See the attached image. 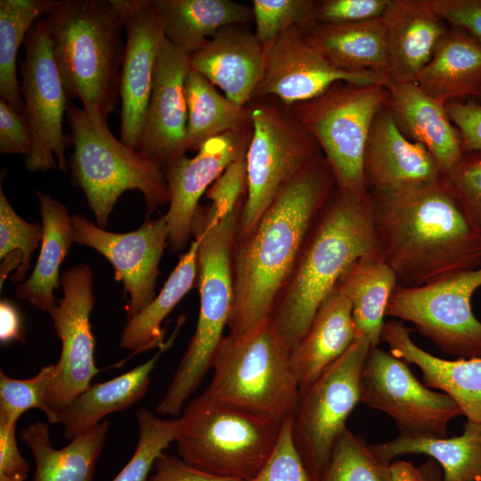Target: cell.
Instances as JSON below:
<instances>
[{
	"instance_id": "6da1fadb",
	"label": "cell",
	"mask_w": 481,
	"mask_h": 481,
	"mask_svg": "<svg viewBox=\"0 0 481 481\" xmlns=\"http://www.w3.org/2000/svg\"><path fill=\"white\" fill-rule=\"evenodd\" d=\"M371 193L379 253L397 285L420 287L481 266V234L444 176L420 186Z\"/></svg>"
},
{
	"instance_id": "7a4b0ae2",
	"label": "cell",
	"mask_w": 481,
	"mask_h": 481,
	"mask_svg": "<svg viewBox=\"0 0 481 481\" xmlns=\"http://www.w3.org/2000/svg\"><path fill=\"white\" fill-rule=\"evenodd\" d=\"M335 187L330 166L321 154L278 192L251 232L235 240L228 335L242 336L269 319L309 230Z\"/></svg>"
},
{
	"instance_id": "3957f363",
	"label": "cell",
	"mask_w": 481,
	"mask_h": 481,
	"mask_svg": "<svg viewBox=\"0 0 481 481\" xmlns=\"http://www.w3.org/2000/svg\"><path fill=\"white\" fill-rule=\"evenodd\" d=\"M379 252L368 188L335 187L317 215L269 319L290 351L347 268Z\"/></svg>"
},
{
	"instance_id": "277c9868",
	"label": "cell",
	"mask_w": 481,
	"mask_h": 481,
	"mask_svg": "<svg viewBox=\"0 0 481 481\" xmlns=\"http://www.w3.org/2000/svg\"><path fill=\"white\" fill-rule=\"evenodd\" d=\"M43 20L69 99L107 125L120 99L125 45L119 0H58Z\"/></svg>"
},
{
	"instance_id": "5b68a950",
	"label": "cell",
	"mask_w": 481,
	"mask_h": 481,
	"mask_svg": "<svg viewBox=\"0 0 481 481\" xmlns=\"http://www.w3.org/2000/svg\"><path fill=\"white\" fill-rule=\"evenodd\" d=\"M244 201L220 220L208 206H199L194 216L192 235L199 240L200 313L195 331L167 388L175 403H185L200 386L224 337L233 301L232 251Z\"/></svg>"
},
{
	"instance_id": "8992f818",
	"label": "cell",
	"mask_w": 481,
	"mask_h": 481,
	"mask_svg": "<svg viewBox=\"0 0 481 481\" xmlns=\"http://www.w3.org/2000/svg\"><path fill=\"white\" fill-rule=\"evenodd\" d=\"M290 349L270 319L248 333L226 335L216 353L211 397L281 423L297 408L300 390Z\"/></svg>"
},
{
	"instance_id": "52a82bcc",
	"label": "cell",
	"mask_w": 481,
	"mask_h": 481,
	"mask_svg": "<svg viewBox=\"0 0 481 481\" xmlns=\"http://www.w3.org/2000/svg\"><path fill=\"white\" fill-rule=\"evenodd\" d=\"M66 116L74 147L71 177L84 192L98 226L104 229L117 200L128 190L143 194L148 213L168 203L161 166L117 139L108 125L92 121L83 108L69 103Z\"/></svg>"
},
{
	"instance_id": "ba28073f",
	"label": "cell",
	"mask_w": 481,
	"mask_h": 481,
	"mask_svg": "<svg viewBox=\"0 0 481 481\" xmlns=\"http://www.w3.org/2000/svg\"><path fill=\"white\" fill-rule=\"evenodd\" d=\"M281 423L218 401L205 392L178 418V456L207 472L240 480L255 476L277 443Z\"/></svg>"
},
{
	"instance_id": "9c48e42d",
	"label": "cell",
	"mask_w": 481,
	"mask_h": 481,
	"mask_svg": "<svg viewBox=\"0 0 481 481\" xmlns=\"http://www.w3.org/2000/svg\"><path fill=\"white\" fill-rule=\"evenodd\" d=\"M252 135L246 152L247 192L235 240L248 235L278 192L322 150L289 108L273 97L249 104Z\"/></svg>"
},
{
	"instance_id": "30bf717a",
	"label": "cell",
	"mask_w": 481,
	"mask_h": 481,
	"mask_svg": "<svg viewBox=\"0 0 481 481\" xmlns=\"http://www.w3.org/2000/svg\"><path fill=\"white\" fill-rule=\"evenodd\" d=\"M383 84L338 81L311 100L288 106L318 143L339 188H367L363 155L371 124L386 105Z\"/></svg>"
},
{
	"instance_id": "8fae6325",
	"label": "cell",
	"mask_w": 481,
	"mask_h": 481,
	"mask_svg": "<svg viewBox=\"0 0 481 481\" xmlns=\"http://www.w3.org/2000/svg\"><path fill=\"white\" fill-rule=\"evenodd\" d=\"M371 347L369 340L359 336L300 392L292 437L311 481H321L349 415L361 403V374Z\"/></svg>"
},
{
	"instance_id": "7c38bea8",
	"label": "cell",
	"mask_w": 481,
	"mask_h": 481,
	"mask_svg": "<svg viewBox=\"0 0 481 481\" xmlns=\"http://www.w3.org/2000/svg\"><path fill=\"white\" fill-rule=\"evenodd\" d=\"M481 288V266L460 271L420 287L396 285L386 316L410 322L445 354L481 357V322L471 307Z\"/></svg>"
},
{
	"instance_id": "4fadbf2b",
	"label": "cell",
	"mask_w": 481,
	"mask_h": 481,
	"mask_svg": "<svg viewBox=\"0 0 481 481\" xmlns=\"http://www.w3.org/2000/svg\"><path fill=\"white\" fill-rule=\"evenodd\" d=\"M24 53L20 61L22 115L32 142L30 152L25 156V167L30 172L57 167L66 173L65 151L73 146V142L71 135L64 133L62 125L70 102L43 18L29 31Z\"/></svg>"
},
{
	"instance_id": "5bb4252c",
	"label": "cell",
	"mask_w": 481,
	"mask_h": 481,
	"mask_svg": "<svg viewBox=\"0 0 481 481\" xmlns=\"http://www.w3.org/2000/svg\"><path fill=\"white\" fill-rule=\"evenodd\" d=\"M361 403L389 415L400 435L447 437L450 421L463 415L444 393L432 391L390 352L371 347L361 374Z\"/></svg>"
},
{
	"instance_id": "9a60e30c",
	"label": "cell",
	"mask_w": 481,
	"mask_h": 481,
	"mask_svg": "<svg viewBox=\"0 0 481 481\" xmlns=\"http://www.w3.org/2000/svg\"><path fill=\"white\" fill-rule=\"evenodd\" d=\"M60 283L63 298L49 314L61 351L46 392V404L55 416V423L59 412L85 391L101 371L94 363L90 324L94 305L91 268L86 265L72 266L62 273Z\"/></svg>"
},
{
	"instance_id": "2e32d148",
	"label": "cell",
	"mask_w": 481,
	"mask_h": 481,
	"mask_svg": "<svg viewBox=\"0 0 481 481\" xmlns=\"http://www.w3.org/2000/svg\"><path fill=\"white\" fill-rule=\"evenodd\" d=\"M74 240L90 247L112 265L115 279L122 281L129 295L127 318L146 307L156 297L159 265L168 240L165 216L156 219L146 216L135 231L108 232L83 215L71 216Z\"/></svg>"
},
{
	"instance_id": "e0dca14e",
	"label": "cell",
	"mask_w": 481,
	"mask_h": 481,
	"mask_svg": "<svg viewBox=\"0 0 481 481\" xmlns=\"http://www.w3.org/2000/svg\"><path fill=\"white\" fill-rule=\"evenodd\" d=\"M265 48V72L253 99L273 97L290 106L317 97L338 81L385 85L374 73L347 72L332 65L298 27L289 29Z\"/></svg>"
},
{
	"instance_id": "ac0fdd59",
	"label": "cell",
	"mask_w": 481,
	"mask_h": 481,
	"mask_svg": "<svg viewBox=\"0 0 481 481\" xmlns=\"http://www.w3.org/2000/svg\"><path fill=\"white\" fill-rule=\"evenodd\" d=\"M251 135L252 126L213 137L192 158L182 156L164 167L169 190L164 216L172 252L184 249L200 197L232 162L246 154Z\"/></svg>"
},
{
	"instance_id": "d6986e66",
	"label": "cell",
	"mask_w": 481,
	"mask_h": 481,
	"mask_svg": "<svg viewBox=\"0 0 481 481\" xmlns=\"http://www.w3.org/2000/svg\"><path fill=\"white\" fill-rule=\"evenodd\" d=\"M190 69V56L175 48L163 36L151 97L135 147L163 169L188 151L184 84Z\"/></svg>"
},
{
	"instance_id": "ffe728a7",
	"label": "cell",
	"mask_w": 481,
	"mask_h": 481,
	"mask_svg": "<svg viewBox=\"0 0 481 481\" xmlns=\"http://www.w3.org/2000/svg\"><path fill=\"white\" fill-rule=\"evenodd\" d=\"M119 2L126 30L120 77V140L135 149L151 97L163 33L151 0Z\"/></svg>"
},
{
	"instance_id": "44dd1931",
	"label": "cell",
	"mask_w": 481,
	"mask_h": 481,
	"mask_svg": "<svg viewBox=\"0 0 481 481\" xmlns=\"http://www.w3.org/2000/svg\"><path fill=\"white\" fill-rule=\"evenodd\" d=\"M363 168L368 190L380 193L431 183L444 176L432 154L399 130L386 105L371 124Z\"/></svg>"
},
{
	"instance_id": "7402d4cb",
	"label": "cell",
	"mask_w": 481,
	"mask_h": 481,
	"mask_svg": "<svg viewBox=\"0 0 481 481\" xmlns=\"http://www.w3.org/2000/svg\"><path fill=\"white\" fill-rule=\"evenodd\" d=\"M190 65L232 102L247 106L264 76L265 48L248 24H234L217 31L192 54Z\"/></svg>"
},
{
	"instance_id": "603a6c76",
	"label": "cell",
	"mask_w": 481,
	"mask_h": 481,
	"mask_svg": "<svg viewBox=\"0 0 481 481\" xmlns=\"http://www.w3.org/2000/svg\"><path fill=\"white\" fill-rule=\"evenodd\" d=\"M382 20L387 48L386 84L415 82L448 33L449 24L432 0H392Z\"/></svg>"
},
{
	"instance_id": "cb8c5ba5",
	"label": "cell",
	"mask_w": 481,
	"mask_h": 481,
	"mask_svg": "<svg viewBox=\"0 0 481 481\" xmlns=\"http://www.w3.org/2000/svg\"><path fill=\"white\" fill-rule=\"evenodd\" d=\"M386 103L399 130L424 146L449 173L463 156L461 137L446 104L429 96L416 82H388Z\"/></svg>"
},
{
	"instance_id": "d4e9b609",
	"label": "cell",
	"mask_w": 481,
	"mask_h": 481,
	"mask_svg": "<svg viewBox=\"0 0 481 481\" xmlns=\"http://www.w3.org/2000/svg\"><path fill=\"white\" fill-rule=\"evenodd\" d=\"M411 331L401 321L389 320L383 325L381 341L389 346L393 355L417 365L427 387L442 390L453 399L468 421L481 424V357H436L417 346Z\"/></svg>"
},
{
	"instance_id": "484cf974",
	"label": "cell",
	"mask_w": 481,
	"mask_h": 481,
	"mask_svg": "<svg viewBox=\"0 0 481 481\" xmlns=\"http://www.w3.org/2000/svg\"><path fill=\"white\" fill-rule=\"evenodd\" d=\"M349 300L336 288L317 310L306 335L290 352L300 392L358 338Z\"/></svg>"
},
{
	"instance_id": "4316f807",
	"label": "cell",
	"mask_w": 481,
	"mask_h": 481,
	"mask_svg": "<svg viewBox=\"0 0 481 481\" xmlns=\"http://www.w3.org/2000/svg\"><path fill=\"white\" fill-rule=\"evenodd\" d=\"M183 321L180 317L169 339L148 361L108 381L91 384L61 411L58 423L63 425L65 437L72 440L108 414L126 410L140 401L147 393L157 361L172 346Z\"/></svg>"
},
{
	"instance_id": "83f0119b",
	"label": "cell",
	"mask_w": 481,
	"mask_h": 481,
	"mask_svg": "<svg viewBox=\"0 0 481 481\" xmlns=\"http://www.w3.org/2000/svg\"><path fill=\"white\" fill-rule=\"evenodd\" d=\"M163 36L191 56L220 29L253 20L252 7L231 0H151Z\"/></svg>"
},
{
	"instance_id": "f1b7e54d",
	"label": "cell",
	"mask_w": 481,
	"mask_h": 481,
	"mask_svg": "<svg viewBox=\"0 0 481 481\" xmlns=\"http://www.w3.org/2000/svg\"><path fill=\"white\" fill-rule=\"evenodd\" d=\"M415 82L429 96L448 103L481 95V42L450 27Z\"/></svg>"
},
{
	"instance_id": "f546056e",
	"label": "cell",
	"mask_w": 481,
	"mask_h": 481,
	"mask_svg": "<svg viewBox=\"0 0 481 481\" xmlns=\"http://www.w3.org/2000/svg\"><path fill=\"white\" fill-rule=\"evenodd\" d=\"M306 36L338 69L374 73L386 84L387 48L382 17L355 23L314 24L306 31Z\"/></svg>"
},
{
	"instance_id": "4dcf8cb0",
	"label": "cell",
	"mask_w": 481,
	"mask_h": 481,
	"mask_svg": "<svg viewBox=\"0 0 481 481\" xmlns=\"http://www.w3.org/2000/svg\"><path fill=\"white\" fill-rule=\"evenodd\" d=\"M109 428V421L102 420L61 449L53 446L45 422L37 421L21 429V440L35 461L32 481H93Z\"/></svg>"
},
{
	"instance_id": "1f68e13d",
	"label": "cell",
	"mask_w": 481,
	"mask_h": 481,
	"mask_svg": "<svg viewBox=\"0 0 481 481\" xmlns=\"http://www.w3.org/2000/svg\"><path fill=\"white\" fill-rule=\"evenodd\" d=\"M37 198L43 226L40 253L31 275L18 285L16 295L50 313L56 306L53 291L60 285L59 269L75 240L66 207L43 192H37Z\"/></svg>"
},
{
	"instance_id": "d6a6232c",
	"label": "cell",
	"mask_w": 481,
	"mask_h": 481,
	"mask_svg": "<svg viewBox=\"0 0 481 481\" xmlns=\"http://www.w3.org/2000/svg\"><path fill=\"white\" fill-rule=\"evenodd\" d=\"M396 285L394 271L373 252L353 263L335 287L351 304L358 336L366 338L371 347L381 341L384 317Z\"/></svg>"
},
{
	"instance_id": "836d02e7",
	"label": "cell",
	"mask_w": 481,
	"mask_h": 481,
	"mask_svg": "<svg viewBox=\"0 0 481 481\" xmlns=\"http://www.w3.org/2000/svg\"><path fill=\"white\" fill-rule=\"evenodd\" d=\"M383 462L404 454H425L443 470V481H481V424L467 421L461 436L448 437L399 435L395 439L370 445Z\"/></svg>"
},
{
	"instance_id": "e575fe53",
	"label": "cell",
	"mask_w": 481,
	"mask_h": 481,
	"mask_svg": "<svg viewBox=\"0 0 481 481\" xmlns=\"http://www.w3.org/2000/svg\"><path fill=\"white\" fill-rule=\"evenodd\" d=\"M199 240L194 239L166 281L160 292L141 312L127 320L119 346L134 355L165 345L161 323L196 284Z\"/></svg>"
},
{
	"instance_id": "d590c367",
	"label": "cell",
	"mask_w": 481,
	"mask_h": 481,
	"mask_svg": "<svg viewBox=\"0 0 481 481\" xmlns=\"http://www.w3.org/2000/svg\"><path fill=\"white\" fill-rule=\"evenodd\" d=\"M187 147L198 151L209 139L252 126L249 106L222 94L203 75L191 69L184 84Z\"/></svg>"
},
{
	"instance_id": "8d00e7d4",
	"label": "cell",
	"mask_w": 481,
	"mask_h": 481,
	"mask_svg": "<svg viewBox=\"0 0 481 481\" xmlns=\"http://www.w3.org/2000/svg\"><path fill=\"white\" fill-rule=\"evenodd\" d=\"M58 0L0 1V98L22 112L23 102L17 77L20 46L36 21Z\"/></svg>"
},
{
	"instance_id": "74e56055",
	"label": "cell",
	"mask_w": 481,
	"mask_h": 481,
	"mask_svg": "<svg viewBox=\"0 0 481 481\" xmlns=\"http://www.w3.org/2000/svg\"><path fill=\"white\" fill-rule=\"evenodd\" d=\"M43 226L22 219L0 189V288L8 274L12 281H21L30 268L32 253L41 244Z\"/></svg>"
},
{
	"instance_id": "f35d334b",
	"label": "cell",
	"mask_w": 481,
	"mask_h": 481,
	"mask_svg": "<svg viewBox=\"0 0 481 481\" xmlns=\"http://www.w3.org/2000/svg\"><path fill=\"white\" fill-rule=\"evenodd\" d=\"M321 481H395L364 438L347 428L338 439Z\"/></svg>"
},
{
	"instance_id": "ab89813d",
	"label": "cell",
	"mask_w": 481,
	"mask_h": 481,
	"mask_svg": "<svg viewBox=\"0 0 481 481\" xmlns=\"http://www.w3.org/2000/svg\"><path fill=\"white\" fill-rule=\"evenodd\" d=\"M139 428L135 451L111 481H147L156 460L175 441L178 419H162L147 409L136 412Z\"/></svg>"
},
{
	"instance_id": "60d3db41",
	"label": "cell",
	"mask_w": 481,
	"mask_h": 481,
	"mask_svg": "<svg viewBox=\"0 0 481 481\" xmlns=\"http://www.w3.org/2000/svg\"><path fill=\"white\" fill-rule=\"evenodd\" d=\"M53 370L54 364H48L26 379H13L0 371V424H17L30 409L42 411L50 423H55V416L46 404Z\"/></svg>"
},
{
	"instance_id": "b9f144b4",
	"label": "cell",
	"mask_w": 481,
	"mask_h": 481,
	"mask_svg": "<svg viewBox=\"0 0 481 481\" xmlns=\"http://www.w3.org/2000/svg\"><path fill=\"white\" fill-rule=\"evenodd\" d=\"M317 1L253 0L255 34L265 46L292 27L306 31L314 25Z\"/></svg>"
},
{
	"instance_id": "7bdbcfd3",
	"label": "cell",
	"mask_w": 481,
	"mask_h": 481,
	"mask_svg": "<svg viewBox=\"0 0 481 481\" xmlns=\"http://www.w3.org/2000/svg\"><path fill=\"white\" fill-rule=\"evenodd\" d=\"M292 416L281 422L277 443L264 466L242 481H311L293 442Z\"/></svg>"
},
{
	"instance_id": "ee69618b",
	"label": "cell",
	"mask_w": 481,
	"mask_h": 481,
	"mask_svg": "<svg viewBox=\"0 0 481 481\" xmlns=\"http://www.w3.org/2000/svg\"><path fill=\"white\" fill-rule=\"evenodd\" d=\"M246 192L247 162L244 154L232 162L206 192L213 216L218 220L226 216L245 199Z\"/></svg>"
},
{
	"instance_id": "f6af8a7d",
	"label": "cell",
	"mask_w": 481,
	"mask_h": 481,
	"mask_svg": "<svg viewBox=\"0 0 481 481\" xmlns=\"http://www.w3.org/2000/svg\"><path fill=\"white\" fill-rule=\"evenodd\" d=\"M392 0L317 1L314 24L355 23L381 18Z\"/></svg>"
},
{
	"instance_id": "bcb514c9",
	"label": "cell",
	"mask_w": 481,
	"mask_h": 481,
	"mask_svg": "<svg viewBox=\"0 0 481 481\" xmlns=\"http://www.w3.org/2000/svg\"><path fill=\"white\" fill-rule=\"evenodd\" d=\"M444 176L462 200L481 234V152L463 154Z\"/></svg>"
},
{
	"instance_id": "7dc6e473",
	"label": "cell",
	"mask_w": 481,
	"mask_h": 481,
	"mask_svg": "<svg viewBox=\"0 0 481 481\" xmlns=\"http://www.w3.org/2000/svg\"><path fill=\"white\" fill-rule=\"evenodd\" d=\"M446 109L460 135L463 153L481 152V103L455 101L446 103Z\"/></svg>"
},
{
	"instance_id": "c3c4849f",
	"label": "cell",
	"mask_w": 481,
	"mask_h": 481,
	"mask_svg": "<svg viewBox=\"0 0 481 481\" xmlns=\"http://www.w3.org/2000/svg\"><path fill=\"white\" fill-rule=\"evenodd\" d=\"M31 147L29 128L22 112L0 98V152L27 156Z\"/></svg>"
},
{
	"instance_id": "681fc988",
	"label": "cell",
	"mask_w": 481,
	"mask_h": 481,
	"mask_svg": "<svg viewBox=\"0 0 481 481\" xmlns=\"http://www.w3.org/2000/svg\"><path fill=\"white\" fill-rule=\"evenodd\" d=\"M443 19L481 42V0H432Z\"/></svg>"
},
{
	"instance_id": "f907efd6",
	"label": "cell",
	"mask_w": 481,
	"mask_h": 481,
	"mask_svg": "<svg viewBox=\"0 0 481 481\" xmlns=\"http://www.w3.org/2000/svg\"><path fill=\"white\" fill-rule=\"evenodd\" d=\"M153 469V475L147 481H242L199 469L178 455L165 452L156 460Z\"/></svg>"
},
{
	"instance_id": "816d5d0a",
	"label": "cell",
	"mask_w": 481,
	"mask_h": 481,
	"mask_svg": "<svg viewBox=\"0 0 481 481\" xmlns=\"http://www.w3.org/2000/svg\"><path fill=\"white\" fill-rule=\"evenodd\" d=\"M17 424H0V481H25L29 471L16 440Z\"/></svg>"
},
{
	"instance_id": "f5cc1de1",
	"label": "cell",
	"mask_w": 481,
	"mask_h": 481,
	"mask_svg": "<svg viewBox=\"0 0 481 481\" xmlns=\"http://www.w3.org/2000/svg\"><path fill=\"white\" fill-rule=\"evenodd\" d=\"M0 340L2 344L22 340L19 312L6 300L0 303Z\"/></svg>"
},
{
	"instance_id": "db71d44e",
	"label": "cell",
	"mask_w": 481,
	"mask_h": 481,
	"mask_svg": "<svg viewBox=\"0 0 481 481\" xmlns=\"http://www.w3.org/2000/svg\"><path fill=\"white\" fill-rule=\"evenodd\" d=\"M419 481H443V470L439 464L428 458L418 468Z\"/></svg>"
},
{
	"instance_id": "11a10c76",
	"label": "cell",
	"mask_w": 481,
	"mask_h": 481,
	"mask_svg": "<svg viewBox=\"0 0 481 481\" xmlns=\"http://www.w3.org/2000/svg\"><path fill=\"white\" fill-rule=\"evenodd\" d=\"M480 99H481V95H480Z\"/></svg>"
}]
</instances>
